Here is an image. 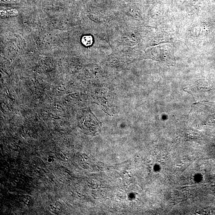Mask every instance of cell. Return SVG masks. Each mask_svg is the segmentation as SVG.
I'll return each instance as SVG.
<instances>
[{
    "label": "cell",
    "instance_id": "1",
    "mask_svg": "<svg viewBox=\"0 0 215 215\" xmlns=\"http://www.w3.org/2000/svg\"><path fill=\"white\" fill-rule=\"evenodd\" d=\"M101 124L91 112L82 117L80 122L81 129L85 133L93 136L98 135L101 132Z\"/></svg>",
    "mask_w": 215,
    "mask_h": 215
},
{
    "label": "cell",
    "instance_id": "2",
    "mask_svg": "<svg viewBox=\"0 0 215 215\" xmlns=\"http://www.w3.org/2000/svg\"><path fill=\"white\" fill-rule=\"evenodd\" d=\"M174 46L171 43H165L159 47L157 59L168 66H175L176 62L173 53Z\"/></svg>",
    "mask_w": 215,
    "mask_h": 215
},
{
    "label": "cell",
    "instance_id": "3",
    "mask_svg": "<svg viewBox=\"0 0 215 215\" xmlns=\"http://www.w3.org/2000/svg\"><path fill=\"white\" fill-rule=\"evenodd\" d=\"M18 14L17 10L14 9L1 10V15L2 17H12Z\"/></svg>",
    "mask_w": 215,
    "mask_h": 215
},
{
    "label": "cell",
    "instance_id": "4",
    "mask_svg": "<svg viewBox=\"0 0 215 215\" xmlns=\"http://www.w3.org/2000/svg\"><path fill=\"white\" fill-rule=\"evenodd\" d=\"M61 205L58 202H55L49 206V209L51 212L53 213H58L61 210Z\"/></svg>",
    "mask_w": 215,
    "mask_h": 215
},
{
    "label": "cell",
    "instance_id": "5",
    "mask_svg": "<svg viewBox=\"0 0 215 215\" xmlns=\"http://www.w3.org/2000/svg\"><path fill=\"white\" fill-rule=\"evenodd\" d=\"M81 42L82 44L86 46H89L92 44L93 39L92 36H85L82 37Z\"/></svg>",
    "mask_w": 215,
    "mask_h": 215
},
{
    "label": "cell",
    "instance_id": "6",
    "mask_svg": "<svg viewBox=\"0 0 215 215\" xmlns=\"http://www.w3.org/2000/svg\"><path fill=\"white\" fill-rule=\"evenodd\" d=\"M1 3L16 4L20 2V0H1Z\"/></svg>",
    "mask_w": 215,
    "mask_h": 215
},
{
    "label": "cell",
    "instance_id": "7",
    "mask_svg": "<svg viewBox=\"0 0 215 215\" xmlns=\"http://www.w3.org/2000/svg\"><path fill=\"white\" fill-rule=\"evenodd\" d=\"M54 161V159L53 157H49L47 159V161L49 163H52Z\"/></svg>",
    "mask_w": 215,
    "mask_h": 215
},
{
    "label": "cell",
    "instance_id": "8",
    "mask_svg": "<svg viewBox=\"0 0 215 215\" xmlns=\"http://www.w3.org/2000/svg\"><path fill=\"white\" fill-rule=\"evenodd\" d=\"M24 202H25L26 204H28L30 202V200H29L28 198H27V197H26V198L24 199Z\"/></svg>",
    "mask_w": 215,
    "mask_h": 215
}]
</instances>
